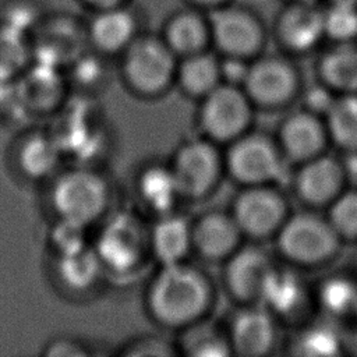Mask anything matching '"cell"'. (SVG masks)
<instances>
[{"label": "cell", "mask_w": 357, "mask_h": 357, "mask_svg": "<svg viewBox=\"0 0 357 357\" xmlns=\"http://www.w3.org/2000/svg\"><path fill=\"white\" fill-rule=\"evenodd\" d=\"M174 82L187 96L202 99L222 84L220 61L205 50L185 56L177 64Z\"/></svg>", "instance_id": "603a6c76"}, {"label": "cell", "mask_w": 357, "mask_h": 357, "mask_svg": "<svg viewBox=\"0 0 357 357\" xmlns=\"http://www.w3.org/2000/svg\"><path fill=\"white\" fill-rule=\"evenodd\" d=\"M86 227L85 225L60 218L50 231V243L57 255L70 254L88 247Z\"/></svg>", "instance_id": "d590c367"}, {"label": "cell", "mask_w": 357, "mask_h": 357, "mask_svg": "<svg viewBox=\"0 0 357 357\" xmlns=\"http://www.w3.org/2000/svg\"><path fill=\"white\" fill-rule=\"evenodd\" d=\"M149 248L160 266L184 262L192 251L191 222L176 212L158 216L149 227Z\"/></svg>", "instance_id": "d6986e66"}, {"label": "cell", "mask_w": 357, "mask_h": 357, "mask_svg": "<svg viewBox=\"0 0 357 357\" xmlns=\"http://www.w3.org/2000/svg\"><path fill=\"white\" fill-rule=\"evenodd\" d=\"M319 75L322 82L333 92H357V46L350 43H337L331 49L319 63Z\"/></svg>", "instance_id": "484cf974"}, {"label": "cell", "mask_w": 357, "mask_h": 357, "mask_svg": "<svg viewBox=\"0 0 357 357\" xmlns=\"http://www.w3.org/2000/svg\"><path fill=\"white\" fill-rule=\"evenodd\" d=\"M134 17L121 6L96 10L88 26V39L102 53L124 52L135 39Z\"/></svg>", "instance_id": "44dd1931"}, {"label": "cell", "mask_w": 357, "mask_h": 357, "mask_svg": "<svg viewBox=\"0 0 357 357\" xmlns=\"http://www.w3.org/2000/svg\"><path fill=\"white\" fill-rule=\"evenodd\" d=\"M317 303L332 319L357 317V282L347 276H329L317 290Z\"/></svg>", "instance_id": "f1b7e54d"}, {"label": "cell", "mask_w": 357, "mask_h": 357, "mask_svg": "<svg viewBox=\"0 0 357 357\" xmlns=\"http://www.w3.org/2000/svg\"><path fill=\"white\" fill-rule=\"evenodd\" d=\"M177 64L176 54L163 39H134L124 50L123 79L139 96H159L176 81Z\"/></svg>", "instance_id": "277c9868"}, {"label": "cell", "mask_w": 357, "mask_h": 357, "mask_svg": "<svg viewBox=\"0 0 357 357\" xmlns=\"http://www.w3.org/2000/svg\"><path fill=\"white\" fill-rule=\"evenodd\" d=\"M192 1H195L198 4H204V6H219L225 0H192Z\"/></svg>", "instance_id": "bcb514c9"}, {"label": "cell", "mask_w": 357, "mask_h": 357, "mask_svg": "<svg viewBox=\"0 0 357 357\" xmlns=\"http://www.w3.org/2000/svg\"><path fill=\"white\" fill-rule=\"evenodd\" d=\"M46 354L49 356H70V357H75V356H86L88 351L84 349V344L75 342V340H70V339H57L56 342L50 343Z\"/></svg>", "instance_id": "b9f144b4"}, {"label": "cell", "mask_w": 357, "mask_h": 357, "mask_svg": "<svg viewBox=\"0 0 357 357\" xmlns=\"http://www.w3.org/2000/svg\"><path fill=\"white\" fill-rule=\"evenodd\" d=\"M278 35L287 49L297 53L308 52L325 36L324 13L314 8L311 3L297 1L280 17Z\"/></svg>", "instance_id": "ffe728a7"}, {"label": "cell", "mask_w": 357, "mask_h": 357, "mask_svg": "<svg viewBox=\"0 0 357 357\" xmlns=\"http://www.w3.org/2000/svg\"><path fill=\"white\" fill-rule=\"evenodd\" d=\"M137 192L141 202L155 215L174 212L183 198L170 165H149L139 172Z\"/></svg>", "instance_id": "7402d4cb"}, {"label": "cell", "mask_w": 357, "mask_h": 357, "mask_svg": "<svg viewBox=\"0 0 357 357\" xmlns=\"http://www.w3.org/2000/svg\"><path fill=\"white\" fill-rule=\"evenodd\" d=\"M332 4L337 6H349V7H357V0H331Z\"/></svg>", "instance_id": "f6af8a7d"}, {"label": "cell", "mask_w": 357, "mask_h": 357, "mask_svg": "<svg viewBox=\"0 0 357 357\" xmlns=\"http://www.w3.org/2000/svg\"><path fill=\"white\" fill-rule=\"evenodd\" d=\"M311 301L305 280L290 269L275 268L259 300L276 321L300 319Z\"/></svg>", "instance_id": "ac0fdd59"}, {"label": "cell", "mask_w": 357, "mask_h": 357, "mask_svg": "<svg viewBox=\"0 0 357 357\" xmlns=\"http://www.w3.org/2000/svg\"><path fill=\"white\" fill-rule=\"evenodd\" d=\"M271 255L259 247L240 245L226 261L223 282L231 297L245 304H259L262 291L275 271Z\"/></svg>", "instance_id": "8fae6325"}, {"label": "cell", "mask_w": 357, "mask_h": 357, "mask_svg": "<svg viewBox=\"0 0 357 357\" xmlns=\"http://www.w3.org/2000/svg\"><path fill=\"white\" fill-rule=\"evenodd\" d=\"M163 40L176 56H190L205 50L211 40L209 24L194 13H180L166 25Z\"/></svg>", "instance_id": "d4e9b609"}, {"label": "cell", "mask_w": 357, "mask_h": 357, "mask_svg": "<svg viewBox=\"0 0 357 357\" xmlns=\"http://www.w3.org/2000/svg\"><path fill=\"white\" fill-rule=\"evenodd\" d=\"M212 301L209 279L185 261L162 265L146 290L149 315L166 328L184 329L204 319Z\"/></svg>", "instance_id": "6da1fadb"}, {"label": "cell", "mask_w": 357, "mask_h": 357, "mask_svg": "<svg viewBox=\"0 0 357 357\" xmlns=\"http://www.w3.org/2000/svg\"><path fill=\"white\" fill-rule=\"evenodd\" d=\"M192 227V251L209 262L226 261L241 245L243 233L231 212L206 211Z\"/></svg>", "instance_id": "2e32d148"}, {"label": "cell", "mask_w": 357, "mask_h": 357, "mask_svg": "<svg viewBox=\"0 0 357 357\" xmlns=\"http://www.w3.org/2000/svg\"><path fill=\"white\" fill-rule=\"evenodd\" d=\"M92 247L105 271L128 275L151 255L149 227L132 212L119 211L102 225Z\"/></svg>", "instance_id": "3957f363"}, {"label": "cell", "mask_w": 357, "mask_h": 357, "mask_svg": "<svg viewBox=\"0 0 357 357\" xmlns=\"http://www.w3.org/2000/svg\"><path fill=\"white\" fill-rule=\"evenodd\" d=\"M211 39L225 56L247 59L255 54L264 42L258 21L247 11L234 7H218L208 21Z\"/></svg>", "instance_id": "7c38bea8"}, {"label": "cell", "mask_w": 357, "mask_h": 357, "mask_svg": "<svg viewBox=\"0 0 357 357\" xmlns=\"http://www.w3.org/2000/svg\"><path fill=\"white\" fill-rule=\"evenodd\" d=\"M42 17L43 14L38 11L33 0H7L1 4L0 10V21L28 33H31Z\"/></svg>", "instance_id": "8d00e7d4"}, {"label": "cell", "mask_w": 357, "mask_h": 357, "mask_svg": "<svg viewBox=\"0 0 357 357\" xmlns=\"http://www.w3.org/2000/svg\"><path fill=\"white\" fill-rule=\"evenodd\" d=\"M276 319L259 304H248L233 317L227 337L231 351L244 357H261L276 344Z\"/></svg>", "instance_id": "5bb4252c"}, {"label": "cell", "mask_w": 357, "mask_h": 357, "mask_svg": "<svg viewBox=\"0 0 357 357\" xmlns=\"http://www.w3.org/2000/svg\"><path fill=\"white\" fill-rule=\"evenodd\" d=\"M29 36L36 61L60 67L64 61L81 56V33L68 17L43 15Z\"/></svg>", "instance_id": "9a60e30c"}, {"label": "cell", "mask_w": 357, "mask_h": 357, "mask_svg": "<svg viewBox=\"0 0 357 357\" xmlns=\"http://www.w3.org/2000/svg\"><path fill=\"white\" fill-rule=\"evenodd\" d=\"M32 56V43L28 32L0 21V78L14 79L26 68Z\"/></svg>", "instance_id": "f546056e"}, {"label": "cell", "mask_w": 357, "mask_h": 357, "mask_svg": "<svg viewBox=\"0 0 357 357\" xmlns=\"http://www.w3.org/2000/svg\"><path fill=\"white\" fill-rule=\"evenodd\" d=\"M15 89L17 100H21L29 107L46 109L53 106L63 89L59 67L36 61L24 79L15 84Z\"/></svg>", "instance_id": "cb8c5ba5"}, {"label": "cell", "mask_w": 357, "mask_h": 357, "mask_svg": "<svg viewBox=\"0 0 357 357\" xmlns=\"http://www.w3.org/2000/svg\"><path fill=\"white\" fill-rule=\"evenodd\" d=\"M223 158L225 172L243 187L275 184L284 174L278 141L261 132L247 131L231 141Z\"/></svg>", "instance_id": "5b68a950"}, {"label": "cell", "mask_w": 357, "mask_h": 357, "mask_svg": "<svg viewBox=\"0 0 357 357\" xmlns=\"http://www.w3.org/2000/svg\"><path fill=\"white\" fill-rule=\"evenodd\" d=\"M248 67H250V64L245 61V59L226 56V59L223 61H220L222 82L243 86L244 79L248 73Z\"/></svg>", "instance_id": "60d3db41"}, {"label": "cell", "mask_w": 357, "mask_h": 357, "mask_svg": "<svg viewBox=\"0 0 357 357\" xmlns=\"http://www.w3.org/2000/svg\"><path fill=\"white\" fill-rule=\"evenodd\" d=\"M57 257L59 278L71 290H89L105 271L93 247L89 245Z\"/></svg>", "instance_id": "83f0119b"}, {"label": "cell", "mask_w": 357, "mask_h": 357, "mask_svg": "<svg viewBox=\"0 0 357 357\" xmlns=\"http://www.w3.org/2000/svg\"><path fill=\"white\" fill-rule=\"evenodd\" d=\"M343 339L328 322H317L304 328L293 343V353L304 356H336L342 351Z\"/></svg>", "instance_id": "d6a6232c"}, {"label": "cell", "mask_w": 357, "mask_h": 357, "mask_svg": "<svg viewBox=\"0 0 357 357\" xmlns=\"http://www.w3.org/2000/svg\"><path fill=\"white\" fill-rule=\"evenodd\" d=\"M325 35L337 43H350L357 36V7L331 4L324 13Z\"/></svg>", "instance_id": "e575fe53"}, {"label": "cell", "mask_w": 357, "mask_h": 357, "mask_svg": "<svg viewBox=\"0 0 357 357\" xmlns=\"http://www.w3.org/2000/svg\"><path fill=\"white\" fill-rule=\"evenodd\" d=\"M328 141L324 117L305 109L290 113L280 123L278 144L286 159L303 163L324 153Z\"/></svg>", "instance_id": "e0dca14e"}, {"label": "cell", "mask_w": 357, "mask_h": 357, "mask_svg": "<svg viewBox=\"0 0 357 357\" xmlns=\"http://www.w3.org/2000/svg\"><path fill=\"white\" fill-rule=\"evenodd\" d=\"M231 215L243 236L266 238L278 234L289 216V209L273 184L247 185L234 198Z\"/></svg>", "instance_id": "9c48e42d"}, {"label": "cell", "mask_w": 357, "mask_h": 357, "mask_svg": "<svg viewBox=\"0 0 357 357\" xmlns=\"http://www.w3.org/2000/svg\"><path fill=\"white\" fill-rule=\"evenodd\" d=\"M335 93L324 82L321 85H312L305 88L303 93V109L324 117L335 100Z\"/></svg>", "instance_id": "f35d334b"}, {"label": "cell", "mask_w": 357, "mask_h": 357, "mask_svg": "<svg viewBox=\"0 0 357 357\" xmlns=\"http://www.w3.org/2000/svg\"><path fill=\"white\" fill-rule=\"evenodd\" d=\"M88 6L93 7L95 10L106 8V7H113V6H121L123 0H82Z\"/></svg>", "instance_id": "7bdbcfd3"}, {"label": "cell", "mask_w": 357, "mask_h": 357, "mask_svg": "<svg viewBox=\"0 0 357 357\" xmlns=\"http://www.w3.org/2000/svg\"><path fill=\"white\" fill-rule=\"evenodd\" d=\"M201 100L199 126L204 137L216 144H230L250 131L254 105L243 86L222 82Z\"/></svg>", "instance_id": "52a82bcc"}, {"label": "cell", "mask_w": 357, "mask_h": 357, "mask_svg": "<svg viewBox=\"0 0 357 357\" xmlns=\"http://www.w3.org/2000/svg\"><path fill=\"white\" fill-rule=\"evenodd\" d=\"M293 178L296 195L308 206H326L346 190L347 169L335 158L321 153L300 163Z\"/></svg>", "instance_id": "4fadbf2b"}, {"label": "cell", "mask_w": 357, "mask_h": 357, "mask_svg": "<svg viewBox=\"0 0 357 357\" xmlns=\"http://www.w3.org/2000/svg\"><path fill=\"white\" fill-rule=\"evenodd\" d=\"M326 218L342 240L357 238V190H344L328 205Z\"/></svg>", "instance_id": "836d02e7"}, {"label": "cell", "mask_w": 357, "mask_h": 357, "mask_svg": "<svg viewBox=\"0 0 357 357\" xmlns=\"http://www.w3.org/2000/svg\"><path fill=\"white\" fill-rule=\"evenodd\" d=\"M123 356H134V357H141V356H176L178 354L177 346L170 343L169 340L163 337H155V336H148V337H141L135 339L134 342L128 343L124 350L121 351Z\"/></svg>", "instance_id": "74e56055"}, {"label": "cell", "mask_w": 357, "mask_h": 357, "mask_svg": "<svg viewBox=\"0 0 357 357\" xmlns=\"http://www.w3.org/2000/svg\"><path fill=\"white\" fill-rule=\"evenodd\" d=\"M347 169L357 177V152L351 153V160H350Z\"/></svg>", "instance_id": "ee69618b"}, {"label": "cell", "mask_w": 357, "mask_h": 357, "mask_svg": "<svg viewBox=\"0 0 357 357\" xmlns=\"http://www.w3.org/2000/svg\"><path fill=\"white\" fill-rule=\"evenodd\" d=\"M294 1H296V3H297V1H301V3H312V0H294Z\"/></svg>", "instance_id": "7dc6e473"}, {"label": "cell", "mask_w": 357, "mask_h": 357, "mask_svg": "<svg viewBox=\"0 0 357 357\" xmlns=\"http://www.w3.org/2000/svg\"><path fill=\"white\" fill-rule=\"evenodd\" d=\"M178 353L194 357H223L231 354L227 335L201 321L184 328Z\"/></svg>", "instance_id": "4dcf8cb0"}, {"label": "cell", "mask_w": 357, "mask_h": 357, "mask_svg": "<svg viewBox=\"0 0 357 357\" xmlns=\"http://www.w3.org/2000/svg\"><path fill=\"white\" fill-rule=\"evenodd\" d=\"M275 237L280 254L300 266L328 262L342 241L328 218L311 211L289 213Z\"/></svg>", "instance_id": "7a4b0ae2"}, {"label": "cell", "mask_w": 357, "mask_h": 357, "mask_svg": "<svg viewBox=\"0 0 357 357\" xmlns=\"http://www.w3.org/2000/svg\"><path fill=\"white\" fill-rule=\"evenodd\" d=\"M206 137L185 141L176 151L170 167L183 198L199 199L213 191L225 172V158Z\"/></svg>", "instance_id": "ba28073f"}, {"label": "cell", "mask_w": 357, "mask_h": 357, "mask_svg": "<svg viewBox=\"0 0 357 357\" xmlns=\"http://www.w3.org/2000/svg\"><path fill=\"white\" fill-rule=\"evenodd\" d=\"M110 191L96 172L78 167L66 172L53 185L52 202L61 219L89 226L106 211Z\"/></svg>", "instance_id": "8992f818"}, {"label": "cell", "mask_w": 357, "mask_h": 357, "mask_svg": "<svg viewBox=\"0 0 357 357\" xmlns=\"http://www.w3.org/2000/svg\"><path fill=\"white\" fill-rule=\"evenodd\" d=\"M61 148L53 135L38 134L25 141L20 151V165L31 177L50 174L59 163Z\"/></svg>", "instance_id": "1f68e13d"}, {"label": "cell", "mask_w": 357, "mask_h": 357, "mask_svg": "<svg viewBox=\"0 0 357 357\" xmlns=\"http://www.w3.org/2000/svg\"><path fill=\"white\" fill-rule=\"evenodd\" d=\"M243 89L254 106L275 109L294 99L300 89V77L289 61L262 57L250 63Z\"/></svg>", "instance_id": "30bf717a"}, {"label": "cell", "mask_w": 357, "mask_h": 357, "mask_svg": "<svg viewBox=\"0 0 357 357\" xmlns=\"http://www.w3.org/2000/svg\"><path fill=\"white\" fill-rule=\"evenodd\" d=\"M74 78L81 85H96L103 79L102 63L89 56H79L74 60Z\"/></svg>", "instance_id": "ab89813d"}, {"label": "cell", "mask_w": 357, "mask_h": 357, "mask_svg": "<svg viewBox=\"0 0 357 357\" xmlns=\"http://www.w3.org/2000/svg\"><path fill=\"white\" fill-rule=\"evenodd\" d=\"M328 137L349 152H357V93H340L324 116Z\"/></svg>", "instance_id": "4316f807"}]
</instances>
